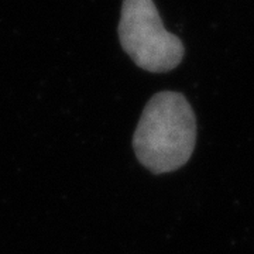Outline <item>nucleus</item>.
<instances>
[{"label": "nucleus", "mask_w": 254, "mask_h": 254, "mask_svg": "<svg viewBox=\"0 0 254 254\" xmlns=\"http://www.w3.org/2000/svg\"><path fill=\"white\" fill-rule=\"evenodd\" d=\"M196 143V119L187 98L178 92L155 93L138 120L133 148L137 160L153 174L181 168Z\"/></svg>", "instance_id": "1"}, {"label": "nucleus", "mask_w": 254, "mask_h": 254, "mask_svg": "<svg viewBox=\"0 0 254 254\" xmlns=\"http://www.w3.org/2000/svg\"><path fill=\"white\" fill-rule=\"evenodd\" d=\"M118 31L126 54L148 72L173 71L185 54L181 40L163 26L153 0H123Z\"/></svg>", "instance_id": "2"}]
</instances>
